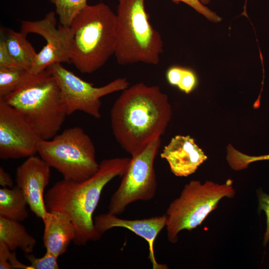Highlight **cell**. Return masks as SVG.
<instances>
[{"mask_svg": "<svg viewBox=\"0 0 269 269\" xmlns=\"http://www.w3.org/2000/svg\"><path fill=\"white\" fill-rule=\"evenodd\" d=\"M70 27V63L82 73H92L115 54L117 18L111 8L100 2L87 5L76 16Z\"/></svg>", "mask_w": 269, "mask_h": 269, "instance_id": "3", "label": "cell"}, {"mask_svg": "<svg viewBox=\"0 0 269 269\" xmlns=\"http://www.w3.org/2000/svg\"><path fill=\"white\" fill-rule=\"evenodd\" d=\"M116 18L117 62L123 65L158 64L163 41L149 21L144 0H120Z\"/></svg>", "mask_w": 269, "mask_h": 269, "instance_id": "5", "label": "cell"}, {"mask_svg": "<svg viewBox=\"0 0 269 269\" xmlns=\"http://www.w3.org/2000/svg\"><path fill=\"white\" fill-rule=\"evenodd\" d=\"M203 4H208L210 2V0H200Z\"/></svg>", "mask_w": 269, "mask_h": 269, "instance_id": "30", "label": "cell"}, {"mask_svg": "<svg viewBox=\"0 0 269 269\" xmlns=\"http://www.w3.org/2000/svg\"><path fill=\"white\" fill-rule=\"evenodd\" d=\"M173 2L179 3L182 2L194 9L197 12L204 15L210 21L213 22H218L222 18L215 12L212 11L200 1V0H172Z\"/></svg>", "mask_w": 269, "mask_h": 269, "instance_id": "23", "label": "cell"}, {"mask_svg": "<svg viewBox=\"0 0 269 269\" xmlns=\"http://www.w3.org/2000/svg\"><path fill=\"white\" fill-rule=\"evenodd\" d=\"M0 68H19L10 55L2 36L0 40Z\"/></svg>", "mask_w": 269, "mask_h": 269, "instance_id": "26", "label": "cell"}, {"mask_svg": "<svg viewBox=\"0 0 269 269\" xmlns=\"http://www.w3.org/2000/svg\"><path fill=\"white\" fill-rule=\"evenodd\" d=\"M0 242L12 252L20 249L25 254L33 252L35 239L26 231L20 222L0 216Z\"/></svg>", "mask_w": 269, "mask_h": 269, "instance_id": "16", "label": "cell"}, {"mask_svg": "<svg viewBox=\"0 0 269 269\" xmlns=\"http://www.w3.org/2000/svg\"><path fill=\"white\" fill-rule=\"evenodd\" d=\"M172 115L167 96L158 86L140 82L123 91L111 110L112 132L132 156L161 137Z\"/></svg>", "mask_w": 269, "mask_h": 269, "instance_id": "1", "label": "cell"}, {"mask_svg": "<svg viewBox=\"0 0 269 269\" xmlns=\"http://www.w3.org/2000/svg\"><path fill=\"white\" fill-rule=\"evenodd\" d=\"M11 251L3 243L0 242V269H11L12 267L9 262Z\"/></svg>", "mask_w": 269, "mask_h": 269, "instance_id": "28", "label": "cell"}, {"mask_svg": "<svg viewBox=\"0 0 269 269\" xmlns=\"http://www.w3.org/2000/svg\"><path fill=\"white\" fill-rule=\"evenodd\" d=\"M20 31L26 35L38 34L46 41L29 70L32 74H38L53 64L70 63L72 30L70 26L61 24L57 27L55 12H49L40 20L21 21Z\"/></svg>", "mask_w": 269, "mask_h": 269, "instance_id": "10", "label": "cell"}, {"mask_svg": "<svg viewBox=\"0 0 269 269\" xmlns=\"http://www.w3.org/2000/svg\"><path fill=\"white\" fill-rule=\"evenodd\" d=\"M227 160L234 170H240L246 168L253 162L269 160V154L259 156H250L242 153L233 146L227 150Z\"/></svg>", "mask_w": 269, "mask_h": 269, "instance_id": "21", "label": "cell"}, {"mask_svg": "<svg viewBox=\"0 0 269 269\" xmlns=\"http://www.w3.org/2000/svg\"><path fill=\"white\" fill-rule=\"evenodd\" d=\"M197 82V77L195 72L190 69L184 67L181 80L177 87L185 93L189 94L195 88Z\"/></svg>", "mask_w": 269, "mask_h": 269, "instance_id": "24", "label": "cell"}, {"mask_svg": "<svg viewBox=\"0 0 269 269\" xmlns=\"http://www.w3.org/2000/svg\"></svg>", "mask_w": 269, "mask_h": 269, "instance_id": "32", "label": "cell"}, {"mask_svg": "<svg viewBox=\"0 0 269 269\" xmlns=\"http://www.w3.org/2000/svg\"><path fill=\"white\" fill-rule=\"evenodd\" d=\"M184 67L179 66L170 67L166 72V78L171 86L177 87L183 74Z\"/></svg>", "mask_w": 269, "mask_h": 269, "instance_id": "27", "label": "cell"}, {"mask_svg": "<svg viewBox=\"0 0 269 269\" xmlns=\"http://www.w3.org/2000/svg\"><path fill=\"white\" fill-rule=\"evenodd\" d=\"M41 139L22 114L0 98V159L34 155Z\"/></svg>", "mask_w": 269, "mask_h": 269, "instance_id": "11", "label": "cell"}, {"mask_svg": "<svg viewBox=\"0 0 269 269\" xmlns=\"http://www.w3.org/2000/svg\"><path fill=\"white\" fill-rule=\"evenodd\" d=\"M160 144L159 137L132 156L119 186L110 198L108 213L120 215L133 202L153 198L157 186L154 162Z\"/></svg>", "mask_w": 269, "mask_h": 269, "instance_id": "8", "label": "cell"}, {"mask_svg": "<svg viewBox=\"0 0 269 269\" xmlns=\"http://www.w3.org/2000/svg\"><path fill=\"white\" fill-rule=\"evenodd\" d=\"M43 222V241L46 251L59 257L65 253L71 242L74 240L75 227L68 216L56 211H48Z\"/></svg>", "mask_w": 269, "mask_h": 269, "instance_id": "15", "label": "cell"}, {"mask_svg": "<svg viewBox=\"0 0 269 269\" xmlns=\"http://www.w3.org/2000/svg\"><path fill=\"white\" fill-rule=\"evenodd\" d=\"M2 99L26 118L42 139L56 135L68 116L59 86L47 69L31 74L15 91Z\"/></svg>", "mask_w": 269, "mask_h": 269, "instance_id": "4", "label": "cell"}, {"mask_svg": "<svg viewBox=\"0 0 269 269\" xmlns=\"http://www.w3.org/2000/svg\"><path fill=\"white\" fill-rule=\"evenodd\" d=\"M29 71L19 68H0V98L13 93L30 77Z\"/></svg>", "mask_w": 269, "mask_h": 269, "instance_id": "19", "label": "cell"}, {"mask_svg": "<svg viewBox=\"0 0 269 269\" xmlns=\"http://www.w3.org/2000/svg\"><path fill=\"white\" fill-rule=\"evenodd\" d=\"M26 34L7 29L2 36L7 48L18 67L29 71L37 53L26 38Z\"/></svg>", "mask_w": 269, "mask_h": 269, "instance_id": "17", "label": "cell"}, {"mask_svg": "<svg viewBox=\"0 0 269 269\" xmlns=\"http://www.w3.org/2000/svg\"><path fill=\"white\" fill-rule=\"evenodd\" d=\"M167 217L165 214L160 216L140 219H125L109 213L96 216L94 226L100 235L116 227L126 228L144 239L148 245V259L153 269H165L167 266L158 263L154 254V245L156 238L166 227Z\"/></svg>", "mask_w": 269, "mask_h": 269, "instance_id": "13", "label": "cell"}, {"mask_svg": "<svg viewBox=\"0 0 269 269\" xmlns=\"http://www.w3.org/2000/svg\"><path fill=\"white\" fill-rule=\"evenodd\" d=\"M0 185L2 187L12 188L13 180L8 173L4 170L2 167H0Z\"/></svg>", "mask_w": 269, "mask_h": 269, "instance_id": "29", "label": "cell"}, {"mask_svg": "<svg viewBox=\"0 0 269 269\" xmlns=\"http://www.w3.org/2000/svg\"><path fill=\"white\" fill-rule=\"evenodd\" d=\"M56 79L65 103L68 116L81 111L95 119L101 118V98L129 87L126 78H119L102 87H95L64 67L61 63L47 68Z\"/></svg>", "mask_w": 269, "mask_h": 269, "instance_id": "9", "label": "cell"}, {"mask_svg": "<svg viewBox=\"0 0 269 269\" xmlns=\"http://www.w3.org/2000/svg\"><path fill=\"white\" fill-rule=\"evenodd\" d=\"M176 176L186 177L193 173L207 156L189 135H177L164 147L160 153Z\"/></svg>", "mask_w": 269, "mask_h": 269, "instance_id": "14", "label": "cell"}, {"mask_svg": "<svg viewBox=\"0 0 269 269\" xmlns=\"http://www.w3.org/2000/svg\"><path fill=\"white\" fill-rule=\"evenodd\" d=\"M27 200L22 190L16 185L10 189H0V216L22 222L28 216Z\"/></svg>", "mask_w": 269, "mask_h": 269, "instance_id": "18", "label": "cell"}, {"mask_svg": "<svg viewBox=\"0 0 269 269\" xmlns=\"http://www.w3.org/2000/svg\"><path fill=\"white\" fill-rule=\"evenodd\" d=\"M258 209L264 211L267 218V226L263 238V245L266 246L269 242V195L263 191H258Z\"/></svg>", "mask_w": 269, "mask_h": 269, "instance_id": "25", "label": "cell"}, {"mask_svg": "<svg viewBox=\"0 0 269 269\" xmlns=\"http://www.w3.org/2000/svg\"><path fill=\"white\" fill-rule=\"evenodd\" d=\"M54 4L61 25L70 26L76 16L87 5V0H49Z\"/></svg>", "mask_w": 269, "mask_h": 269, "instance_id": "20", "label": "cell"}, {"mask_svg": "<svg viewBox=\"0 0 269 269\" xmlns=\"http://www.w3.org/2000/svg\"><path fill=\"white\" fill-rule=\"evenodd\" d=\"M50 178V167L40 156L27 158L16 169V185L22 190L31 211L43 221L48 211L44 191Z\"/></svg>", "mask_w": 269, "mask_h": 269, "instance_id": "12", "label": "cell"}, {"mask_svg": "<svg viewBox=\"0 0 269 269\" xmlns=\"http://www.w3.org/2000/svg\"><path fill=\"white\" fill-rule=\"evenodd\" d=\"M235 194L231 179L221 184L210 181L202 183L198 180L186 184L166 211L165 227L169 242L176 243L180 231H191L197 227L217 208L222 198L234 197Z\"/></svg>", "mask_w": 269, "mask_h": 269, "instance_id": "7", "label": "cell"}, {"mask_svg": "<svg viewBox=\"0 0 269 269\" xmlns=\"http://www.w3.org/2000/svg\"><path fill=\"white\" fill-rule=\"evenodd\" d=\"M26 258L29 262L31 269H58V257L52 253L46 251L41 258H36L28 254Z\"/></svg>", "mask_w": 269, "mask_h": 269, "instance_id": "22", "label": "cell"}, {"mask_svg": "<svg viewBox=\"0 0 269 269\" xmlns=\"http://www.w3.org/2000/svg\"><path fill=\"white\" fill-rule=\"evenodd\" d=\"M37 153L66 180H86L95 174L100 166L92 140L78 126L65 129L50 139H41Z\"/></svg>", "mask_w": 269, "mask_h": 269, "instance_id": "6", "label": "cell"}, {"mask_svg": "<svg viewBox=\"0 0 269 269\" xmlns=\"http://www.w3.org/2000/svg\"><path fill=\"white\" fill-rule=\"evenodd\" d=\"M131 158L104 159L97 172L88 179L80 182L63 179L47 191L44 201L47 211H58L68 217L75 228L76 245H85L102 237L94 226L93 213L105 186L116 177H122Z\"/></svg>", "mask_w": 269, "mask_h": 269, "instance_id": "2", "label": "cell"}, {"mask_svg": "<svg viewBox=\"0 0 269 269\" xmlns=\"http://www.w3.org/2000/svg\"><path fill=\"white\" fill-rule=\"evenodd\" d=\"M118 0L119 1L120 0Z\"/></svg>", "mask_w": 269, "mask_h": 269, "instance_id": "31", "label": "cell"}]
</instances>
